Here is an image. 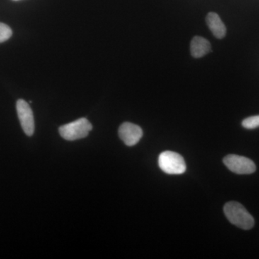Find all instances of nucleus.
Wrapping results in <instances>:
<instances>
[{
    "instance_id": "f257e3e1",
    "label": "nucleus",
    "mask_w": 259,
    "mask_h": 259,
    "mask_svg": "<svg viewBox=\"0 0 259 259\" xmlns=\"http://www.w3.org/2000/svg\"><path fill=\"white\" fill-rule=\"evenodd\" d=\"M224 213L228 221L243 230H250L254 226V219L241 204L229 202L225 204Z\"/></svg>"
},
{
    "instance_id": "f03ea898",
    "label": "nucleus",
    "mask_w": 259,
    "mask_h": 259,
    "mask_svg": "<svg viewBox=\"0 0 259 259\" xmlns=\"http://www.w3.org/2000/svg\"><path fill=\"white\" fill-rule=\"evenodd\" d=\"M92 130H93V125L90 123V121L82 117L74 122L61 126L59 127V134L65 140L75 141V140L86 138Z\"/></svg>"
},
{
    "instance_id": "7ed1b4c3",
    "label": "nucleus",
    "mask_w": 259,
    "mask_h": 259,
    "mask_svg": "<svg viewBox=\"0 0 259 259\" xmlns=\"http://www.w3.org/2000/svg\"><path fill=\"white\" fill-rule=\"evenodd\" d=\"M158 165L162 171L168 175H182L187 168L184 158L179 153L169 151L159 155Z\"/></svg>"
},
{
    "instance_id": "20e7f679",
    "label": "nucleus",
    "mask_w": 259,
    "mask_h": 259,
    "mask_svg": "<svg viewBox=\"0 0 259 259\" xmlns=\"http://www.w3.org/2000/svg\"><path fill=\"white\" fill-rule=\"evenodd\" d=\"M223 163L228 169L238 175H250L256 169L254 162L238 155H228L223 159Z\"/></svg>"
},
{
    "instance_id": "39448f33",
    "label": "nucleus",
    "mask_w": 259,
    "mask_h": 259,
    "mask_svg": "<svg viewBox=\"0 0 259 259\" xmlns=\"http://www.w3.org/2000/svg\"><path fill=\"white\" fill-rule=\"evenodd\" d=\"M16 108L20 125L24 132L27 136H32L35 131V122L30 105L25 100H19L17 102Z\"/></svg>"
},
{
    "instance_id": "423d86ee",
    "label": "nucleus",
    "mask_w": 259,
    "mask_h": 259,
    "mask_svg": "<svg viewBox=\"0 0 259 259\" xmlns=\"http://www.w3.org/2000/svg\"><path fill=\"white\" fill-rule=\"evenodd\" d=\"M118 134L126 146H134L142 138L143 131L140 126L127 122L120 125Z\"/></svg>"
},
{
    "instance_id": "0eeeda50",
    "label": "nucleus",
    "mask_w": 259,
    "mask_h": 259,
    "mask_svg": "<svg viewBox=\"0 0 259 259\" xmlns=\"http://www.w3.org/2000/svg\"><path fill=\"white\" fill-rule=\"evenodd\" d=\"M206 22L209 30L217 38L221 39L226 36V25L217 13H209L206 18Z\"/></svg>"
},
{
    "instance_id": "6e6552de",
    "label": "nucleus",
    "mask_w": 259,
    "mask_h": 259,
    "mask_svg": "<svg viewBox=\"0 0 259 259\" xmlns=\"http://www.w3.org/2000/svg\"><path fill=\"white\" fill-rule=\"evenodd\" d=\"M211 51V45L208 40L202 37L195 36L191 42V54L194 58L203 57Z\"/></svg>"
},
{
    "instance_id": "1a4fd4ad",
    "label": "nucleus",
    "mask_w": 259,
    "mask_h": 259,
    "mask_svg": "<svg viewBox=\"0 0 259 259\" xmlns=\"http://www.w3.org/2000/svg\"><path fill=\"white\" fill-rule=\"evenodd\" d=\"M13 35L12 29L5 23H0V44L8 40Z\"/></svg>"
},
{
    "instance_id": "9d476101",
    "label": "nucleus",
    "mask_w": 259,
    "mask_h": 259,
    "mask_svg": "<svg viewBox=\"0 0 259 259\" xmlns=\"http://www.w3.org/2000/svg\"><path fill=\"white\" fill-rule=\"evenodd\" d=\"M242 125L246 129H255L259 127V115L247 117L242 122Z\"/></svg>"
},
{
    "instance_id": "9b49d317",
    "label": "nucleus",
    "mask_w": 259,
    "mask_h": 259,
    "mask_svg": "<svg viewBox=\"0 0 259 259\" xmlns=\"http://www.w3.org/2000/svg\"><path fill=\"white\" fill-rule=\"evenodd\" d=\"M15 1H18V0H15Z\"/></svg>"
}]
</instances>
